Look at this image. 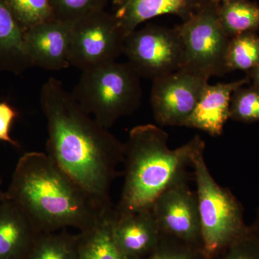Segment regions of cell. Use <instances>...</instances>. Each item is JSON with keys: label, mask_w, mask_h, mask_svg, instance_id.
Wrapping results in <instances>:
<instances>
[{"label": "cell", "mask_w": 259, "mask_h": 259, "mask_svg": "<svg viewBox=\"0 0 259 259\" xmlns=\"http://www.w3.org/2000/svg\"><path fill=\"white\" fill-rule=\"evenodd\" d=\"M47 154L99 205L112 209L110 191L125 144L87 113L59 79L42 85Z\"/></svg>", "instance_id": "cell-1"}, {"label": "cell", "mask_w": 259, "mask_h": 259, "mask_svg": "<svg viewBox=\"0 0 259 259\" xmlns=\"http://www.w3.org/2000/svg\"><path fill=\"white\" fill-rule=\"evenodd\" d=\"M7 193L39 233L86 231L113 210L99 205L47 153L36 151L19 159Z\"/></svg>", "instance_id": "cell-2"}, {"label": "cell", "mask_w": 259, "mask_h": 259, "mask_svg": "<svg viewBox=\"0 0 259 259\" xmlns=\"http://www.w3.org/2000/svg\"><path fill=\"white\" fill-rule=\"evenodd\" d=\"M124 144V182L114 209L117 214L151 208L163 191L187 175L194 155L205 148L202 138L195 136L172 149L166 131L153 124L134 127Z\"/></svg>", "instance_id": "cell-3"}, {"label": "cell", "mask_w": 259, "mask_h": 259, "mask_svg": "<svg viewBox=\"0 0 259 259\" xmlns=\"http://www.w3.org/2000/svg\"><path fill=\"white\" fill-rule=\"evenodd\" d=\"M79 106L105 128L141 106V77L128 62L117 61L82 71L71 92Z\"/></svg>", "instance_id": "cell-4"}, {"label": "cell", "mask_w": 259, "mask_h": 259, "mask_svg": "<svg viewBox=\"0 0 259 259\" xmlns=\"http://www.w3.org/2000/svg\"><path fill=\"white\" fill-rule=\"evenodd\" d=\"M205 148L192 161L204 258L212 259L248 231L241 202L216 182L204 159Z\"/></svg>", "instance_id": "cell-5"}, {"label": "cell", "mask_w": 259, "mask_h": 259, "mask_svg": "<svg viewBox=\"0 0 259 259\" xmlns=\"http://www.w3.org/2000/svg\"><path fill=\"white\" fill-rule=\"evenodd\" d=\"M218 5L201 0L193 14L177 27L182 46L180 69L208 79L229 72L226 56L231 37L221 25Z\"/></svg>", "instance_id": "cell-6"}, {"label": "cell", "mask_w": 259, "mask_h": 259, "mask_svg": "<svg viewBox=\"0 0 259 259\" xmlns=\"http://www.w3.org/2000/svg\"><path fill=\"white\" fill-rule=\"evenodd\" d=\"M125 37L115 15L101 10L86 15L71 25L70 64L83 71L115 61Z\"/></svg>", "instance_id": "cell-7"}, {"label": "cell", "mask_w": 259, "mask_h": 259, "mask_svg": "<svg viewBox=\"0 0 259 259\" xmlns=\"http://www.w3.org/2000/svg\"><path fill=\"white\" fill-rule=\"evenodd\" d=\"M123 54L141 78L154 80L182 68V46L177 28L148 25L125 37Z\"/></svg>", "instance_id": "cell-8"}, {"label": "cell", "mask_w": 259, "mask_h": 259, "mask_svg": "<svg viewBox=\"0 0 259 259\" xmlns=\"http://www.w3.org/2000/svg\"><path fill=\"white\" fill-rule=\"evenodd\" d=\"M151 208L163 236L202 250L198 202L187 175L163 191Z\"/></svg>", "instance_id": "cell-9"}, {"label": "cell", "mask_w": 259, "mask_h": 259, "mask_svg": "<svg viewBox=\"0 0 259 259\" xmlns=\"http://www.w3.org/2000/svg\"><path fill=\"white\" fill-rule=\"evenodd\" d=\"M208 81L184 69L153 80L151 105L158 125L185 127Z\"/></svg>", "instance_id": "cell-10"}, {"label": "cell", "mask_w": 259, "mask_h": 259, "mask_svg": "<svg viewBox=\"0 0 259 259\" xmlns=\"http://www.w3.org/2000/svg\"><path fill=\"white\" fill-rule=\"evenodd\" d=\"M71 25L52 19L24 32L25 48L32 66L49 71H59L71 66Z\"/></svg>", "instance_id": "cell-11"}, {"label": "cell", "mask_w": 259, "mask_h": 259, "mask_svg": "<svg viewBox=\"0 0 259 259\" xmlns=\"http://www.w3.org/2000/svg\"><path fill=\"white\" fill-rule=\"evenodd\" d=\"M112 228L116 243L130 259L148 256L163 238L151 208L122 214L114 211Z\"/></svg>", "instance_id": "cell-12"}, {"label": "cell", "mask_w": 259, "mask_h": 259, "mask_svg": "<svg viewBox=\"0 0 259 259\" xmlns=\"http://www.w3.org/2000/svg\"><path fill=\"white\" fill-rule=\"evenodd\" d=\"M250 81L247 76L232 82L208 83L185 127L200 130L212 137L221 136L230 119L232 95Z\"/></svg>", "instance_id": "cell-13"}, {"label": "cell", "mask_w": 259, "mask_h": 259, "mask_svg": "<svg viewBox=\"0 0 259 259\" xmlns=\"http://www.w3.org/2000/svg\"><path fill=\"white\" fill-rule=\"evenodd\" d=\"M38 233L15 202H0V259H25Z\"/></svg>", "instance_id": "cell-14"}, {"label": "cell", "mask_w": 259, "mask_h": 259, "mask_svg": "<svg viewBox=\"0 0 259 259\" xmlns=\"http://www.w3.org/2000/svg\"><path fill=\"white\" fill-rule=\"evenodd\" d=\"M201 0H125L115 15L127 37L141 23L164 15L187 20Z\"/></svg>", "instance_id": "cell-15"}, {"label": "cell", "mask_w": 259, "mask_h": 259, "mask_svg": "<svg viewBox=\"0 0 259 259\" xmlns=\"http://www.w3.org/2000/svg\"><path fill=\"white\" fill-rule=\"evenodd\" d=\"M31 66L23 29L4 0H0V70L20 73Z\"/></svg>", "instance_id": "cell-16"}, {"label": "cell", "mask_w": 259, "mask_h": 259, "mask_svg": "<svg viewBox=\"0 0 259 259\" xmlns=\"http://www.w3.org/2000/svg\"><path fill=\"white\" fill-rule=\"evenodd\" d=\"M113 210L98 224L78 234L76 259H130L119 248L112 233Z\"/></svg>", "instance_id": "cell-17"}, {"label": "cell", "mask_w": 259, "mask_h": 259, "mask_svg": "<svg viewBox=\"0 0 259 259\" xmlns=\"http://www.w3.org/2000/svg\"><path fill=\"white\" fill-rule=\"evenodd\" d=\"M218 17L230 37L259 29V5L248 0H229L218 5Z\"/></svg>", "instance_id": "cell-18"}, {"label": "cell", "mask_w": 259, "mask_h": 259, "mask_svg": "<svg viewBox=\"0 0 259 259\" xmlns=\"http://www.w3.org/2000/svg\"><path fill=\"white\" fill-rule=\"evenodd\" d=\"M77 243L66 230L39 233L25 259H76Z\"/></svg>", "instance_id": "cell-19"}, {"label": "cell", "mask_w": 259, "mask_h": 259, "mask_svg": "<svg viewBox=\"0 0 259 259\" xmlns=\"http://www.w3.org/2000/svg\"><path fill=\"white\" fill-rule=\"evenodd\" d=\"M228 71L241 70L247 73L259 66V36L247 32L231 37L226 56Z\"/></svg>", "instance_id": "cell-20"}, {"label": "cell", "mask_w": 259, "mask_h": 259, "mask_svg": "<svg viewBox=\"0 0 259 259\" xmlns=\"http://www.w3.org/2000/svg\"><path fill=\"white\" fill-rule=\"evenodd\" d=\"M24 32L54 19L49 0H4Z\"/></svg>", "instance_id": "cell-21"}, {"label": "cell", "mask_w": 259, "mask_h": 259, "mask_svg": "<svg viewBox=\"0 0 259 259\" xmlns=\"http://www.w3.org/2000/svg\"><path fill=\"white\" fill-rule=\"evenodd\" d=\"M230 119L251 123L259 122V90L253 85L237 89L231 97Z\"/></svg>", "instance_id": "cell-22"}, {"label": "cell", "mask_w": 259, "mask_h": 259, "mask_svg": "<svg viewBox=\"0 0 259 259\" xmlns=\"http://www.w3.org/2000/svg\"><path fill=\"white\" fill-rule=\"evenodd\" d=\"M56 20L73 23L89 14L105 10L107 0H49Z\"/></svg>", "instance_id": "cell-23"}, {"label": "cell", "mask_w": 259, "mask_h": 259, "mask_svg": "<svg viewBox=\"0 0 259 259\" xmlns=\"http://www.w3.org/2000/svg\"><path fill=\"white\" fill-rule=\"evenodd\" d=\"M143 259H205L202 250L163 236L161 244Z\"/></svg>", "instance_id": "cell-24"}, {"label": "cell", "mask_w": 259, "mask_h": 259, "mask_svg": "<svg viewBox=\"0 0 259 259\" xmlns=\"http://www.w3.org/2000/svg\"><path fill=\"white\" fill-rule=\"evenodd\" d=\"M212 259H259V241L248 231Z\"/></svg>", "instance_id": "cell-25"}, {"label": "cell", "mask_w": 259, "mask_h": 259, "mask_svg": "<svg viewBox=\"0 0 259 259\" xmlns=\"http://www.w3.org/2000/svg\"><path fill=\"white\" fill-rule=\"evenodd\" d=\"M18 113L13 107L6 102H0V141L9 143L12 146L19 147L18 142L10 136V127Z\"/></svg>", "instance_id": "cell-26"}, {"label": "cell", "mask_w": 259, "mask_h": 259, "mask_svg": "<svg viewBox=\"0 0 259 259\" xmlns=\"http://www.w3.org/2000/svg\"><path fill=\"white\" fill-rule=\"evenodd\" d=\"M248 76L253 82V86L259 90V66L248 71Z\"/></svg>", "instance_id": "cell-27"}, {"label": "cell", "mask_w": 259, "mask_h": 259, "mask_svg": "<svg viewBox=\"0 0 259 259\" xmlns=\"http://www.w3.org/2000/svg\"><path fill=\"white\" fill-rule=\"evenodd\" d=\"M249 227L250 231L254 234V236L256 237L257 239L259 241V209L257 210L254 221Z\"/></svg>", "instance_id": "cell-28"}, {"label": "cell", "mask_w": 259, "mask_h": 259, "mask_svg": "<svg viewBox=\"0 0 259 259\" xmlns=\"http://www.w3.org/2000/svg\"><path fill=\"white\" fill-rule=\"evenodd\" d=\"M7 199H9V197H8L7 192H3L2 190V181L0 180V202L7 200Z\"/></svg>", "instance_id": "cell-29"}, {"label": "cell", "mask_w": 259, "mask_h": 259, "mask_svg": "<svg viewBox=\"0 0 259 259\" xmlns=\"http://www.w3.org/2000/svg\"><path fill=\"white\" fill-rule=\"evenodd\" d=\"M214 3H218V4H221V3H224V2L229 1V0H212Z\"/></svg>", "instance_id": "cell-30"}]
</instances>
